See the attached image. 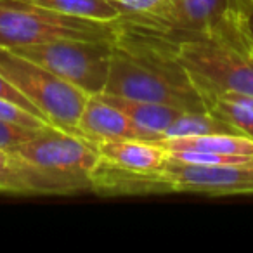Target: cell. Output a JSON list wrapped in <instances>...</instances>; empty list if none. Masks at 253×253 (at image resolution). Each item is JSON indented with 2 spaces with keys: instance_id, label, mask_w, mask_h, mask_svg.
<instances>
[{
  "instance_id": "obj_1",
  "label": "cell",
  "mask_w": 253,
  "mask_h": 253,
  "mask_svg": "<svg viewBox=\"0 0 253 253\" xmlns=\"http://www.w3.org/2000/svg\"><path fill=\"white\" fill-rule=\"evenodd\" d=\"M104 94L160 102L182 111H207L203 97L172 50H139L120 40H116Z\"/></svg>"
},
{
  "instance_id": "obj_2",
  "label": "cell",
  "mask_w": 253,
  "mask_h": 253,
  "mask_svg": "<svg viewBox=\"0 0 253 253\" xmlns=\"http://www.w3.org/2000/svg\"><path fill=\"white\" fill-rule=\"evenodd\" d=\"M169 43L201 97L213 92L253 95V54L246 49L207 37Z\"/></svg>"
},
{
  "instance_id": "obj_3",
  "label": "cell",
  "mask_w": 253,
  "mask_h": 253,
  "mask_svg": "<svg viewBox=\"0 0 253 253\" xmlns=\"http://www.w3.org/2000/svg\"><path fill=\"white\" fill-rule=\"evenodd\" d=\"M122 33L118 23H99L59 14L18 0H0V47L16 49L56 40H113Z\"/></svg>"
},
{
  "instance_id": "obj_4",
  "label": "cell",
  "mask_w": 253,
  "mask_h": 253,
  "mask_svg": "<svg viewBox=\"0 0 253 253\" xmlns=\"http://www.w3.org/2000/svg\"><path fill=\"white\" fill-rule=\"evenodd\" d=\"M0 73L39 109L50 125L78 135V118L90 95L35 61L4 47H0Z\"/></svg>"
},
{
  "instance_id": "obj_5",
  "label": "cell",
  "mask_w": 253,
  "mask_h": 253,
  "mask_svg": "<svg viewBox=\"0 0 253 253\" xmlns=\"http://www.w3.org/2000/svg\"><path fill=\"white\" fill-rule=\"evenodd\" d=\"M11 151L33 169L59 182L68 194L90 191L92 173L101 162L94 142L54 125L42 128Z\"/></svg>"
},
{
  "instance_id": "obj_6",
  "label": "cell",
  "mask_w": 253,
  "mask_h": 253,
  "mask_svg": "<svg viewBox=\"0 0 253 253\" xmlns=\"http://www.w3.org/2000/svg\"><path fill=\"white\" fill-rule=\"evenodd\" d=\"M116 42L113 40H56L11 49L75 85L87 95L104 92Z\"/></svg>"
},
{
  "instance_id": "obj_7",
  "label": "cell",
  "mask_w": 253,
  "mask_h": 253,
  "mask_svg": "<svg viewBox=\"0 0 253 253\" xmlns=\"http://www.w3.org/2000/svg\"><path fill=\"white\" fill-rule=\"evenodd\" d=\"M167 193H203L210 196L253 194V160L231 165H191L169 156L158 172Z\"/></svg>"
},
{
  "instance_id": "obj_8",
  "label": "cell",
  "mask_w": 253,
  "mask_h": 253,
  "mask_svg": "<svg viewBox=\"0 0 253 253\" xmlns=\"http://www.w3.org/2000/svg\"><path fill=\"white\" fill-rule=\"evenodd\" d=\"M232 4L234 0H173L155 21L135 30L160 37L163 42L196 37L213 39L229 21Z\"/></svg>"
},
{
  "instance_id": "obj_9",
  "label": "cell",
  "mask_w": 253,
  "mask_h": 253,
  "mask_svg": "<svg viewBox=\"0 0 253 253\" xmlns=\"http://www.w3.org/2000/svg\"><path fill=\"white\" fill-rule=\"evenodd\" d=\"M172 160L191 165H231L253 160V139L239 134H207L160 141Z\"/></svg>"
},
{
  "instance_id": "obj_10",
  "label": "cell",
  "mask_w": 253,
  "mask_h": 253,
  "mask_svg": "<svg viewBox=\"0 0 253 253\" xmlns=\"http://www.w3.org/2000/svg\"><path fill=\"white\" fill-rule=\"evenodd\" d=\"M77 132L80 137L88 139L94 144L102 141H116V139L153 141L125 113L104 101L99 94L87 99L84 111L78 118Z\"/></svg>"
},
{
  "instance_id": "obj_11",
  "label": "cell",
  "mask_w": 253,
  "mask_h": 253,
  "mask_svg": "<svg viewBox=\"0 0 253 253\" xmlns=\"http://www.w3.org/2000/svg\"><path fill=\"white\" fill-rule=\"evenodd\" d=\"M102 162L137 173H156L165 167L169 153L160 142L144 139H116L97 142Z\"/></svg>"
},
{
  "instance_id": "obj_12",
  "label": "cell",
  "mask_w": 253,
  "mask_h": 253,
  "mask_svg": "<svg viewBox=\"0 0 253 253\" xmlns=\"http://www.w3.org/2000/svg\"><path fill=\"white\" fill-rule=\"evenodd\" d=\"M0 193L68 194L66 189L7 149H0Z\"/></svg>"
},
{
  "instance_id": "obj_13",
  "label": "cell",
  "mask_w": 253,
  "mask_h": 253,
  "mask_svg": "<svg viewBox=\"0 0 253 253\" xmlns=\"http://www.w3.org/2000/svg\"><path fill=\"white\" fill-rule=\"evenodd\" d=\"M101 95L104 101H108L109 104L116 106L120 111L125 113L135 125L141 128L142 132L149 135L153 141L158 142L162 139L163 132L169 128V125L182 115V109H177L173 106L160 104V102H148V101H137V99H126V97H118V95L104 94L101 92Z\"/></svg>"
},
{
  "instance_id": "obj_14",
  "label": "cell",
  "mask_w": 253,
  "mask_h": 253,
  "mask_svg": "<svg viewBox=\"0 0 253 253\" xmlns=\"http://www.w3.org/2000/svg\"><path fill=\"white\" fill-rule=\"evenodd\" d=\"M205 108L231 125L238 134L253 139V95L236 92H213L203 97Z\"/></svg>"
},
{
  "instance_id": "obj_15",
  "label": "cell",
  "mask_w": 253,
  "mask_h": 253,
  "mask_svg": "<svg viewBox=\"0 0 253 253\" xmlns=\"http://www.w3.org/2000/svg\"><path fill=\"white\" fill-rule=\"evenodd\" d=\"M18 2L99 23H118L122 19L120 11L109 0H18Z\"/></svg>"
},
{
  "instance_id": "obj_16",
  "label": "cell",
  "mask_w": 253,
  "mask_h": 253,
  "mask_svg": "<svg viewBox=\"0 0 253 253\" xmlns=\"http://www.w3.org/2000/svg\"><path fill=\"white\" fill-rule=\"evenodd\" d=\"M207 134H238L231 125L222 122L215 115L208 111H184L177 116L163 132L160 141L179 137H194V135H207ZM241 135V134H239ZM158 141V142H160Z\"/></svg>"
},
{
  "instance_id": "obj_17",
  "label": "cell",
  "mask_w": 253,
  "mask_h": 253,
  "mask_svg": "<svg viewBox=\"0 0 253 253\" xmlns=\"http://www.w3.org/2000/svg\"><path fill=\"white\" fill-rule=\"evenodd\" d=\"M109 2L122 14L118 23L130 25L132 28H142L162 16L173 0H109Z\"/></svg>"
},
{
  "instance_id": "obj_18",
  "label": "cell",
  "mask_w": 253,
  "mask_h": 253,
  "mask_svg": "<svg viewBox=\"0 0 253 253\" xmlns=\"http://www.w3.org/2000/svg\"><path fill=\"white\" fill-rule=\"evenodd\" d=\"M217 40L236 43L253 54V9L234 2L227 25Z\"/></svg>"
},
{
  "instance_id": "obj_19",
  "label": "cell",
  "mask_w": 253,
  "mask_h": 253,
  "mask_svg": "<svg viewBox=\"0 0 253 253\" xmlns=\"http://www.w3.org/2000/svg\"><path fill=\"white\" fill-rule=\"evenodd\" d=\"M0 120L12 123V125L25 126V128H43V126L50 125L42 116L35 115V113L25 109L23 106L4 97H0Z\"/></svg>"
},
{
  "instance_id": "obj_20",
  "label": "cell",
  "mask_w": 253,
  "mask_h": 253,
  "mask_svg": "<svg viewBox=\"0 0 253 253\" xmlns=\"http://www.w3.org/2000/svg\"><path fill=\"white\" fill-rule=\"evenodd\" d=\"M45 128V126H43ZM42 128H25V126L12 125V123L0 120V149L11 151L12 148L23 144L25 141L37 135Z\"/></svg>"
},
{
  "instance_id": "obj_21",
  "label": "cell",
  "mask_w": 253,
  "mask_h": 253,
  "mask_svg": "<svg viewBox=\"0 0 253 253\" xmlns=\"http://www.w3.org/2000/svg\"><path fill=\"white\" fill-rule=\"evenodd\" d=\"M0 97L9 99V101H12V102H16V104L23 106V108L28 109V111L35 113V115H39V116H42L39 109H37L35 106H33L32 102H30L28 99H26L25 95H23L21 92H19L18 88H16L14 85H12L11 82H9L2 73H0ZM42 118H43V116H42ZM43 120H45V118H43Z\"/></svg>"
},
{
  "instance_id": "obj_22",
  "label": "cell",
  "mask_w": 253,
  "mask_h": 253,
  "mask_svg": "<svg viewBox=\"0 0 253 253\" xmlns=\"http://www.w3.org/2000/svg\"><path fill=\"white\" fill-rule=\"evenodd\" d=\"M236 4L245 5V7H252L253 9V0H234Z\"/></svg>"
}]
</instances>
